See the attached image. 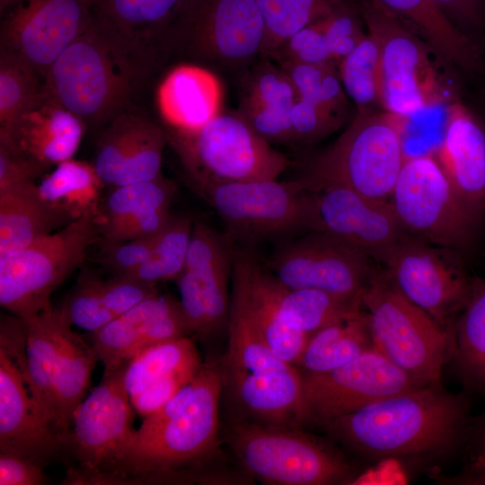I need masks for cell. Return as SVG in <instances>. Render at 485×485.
<instances>
[{"label":"cell","mask_w":485,"mask_h":485,"mask_svg":"<svg viewBox=\"0 0 485 485\" xmlns=\"http://www.w3.org/2000/svg\"><path fill=\"white\" fill-rule=\"evenodd\" d=\"M163 57L93 11L87 28L48 69L43 87L86 128H103L133 110Z\"/></svg>","instance_id":"obj_1"},{"label":"cell","mask_w":485,"mask_h":485,"mask_svg":"<svg viewBox=\"0 0 485 485\" xmlns=\"http://www.w3.org/2000/svg\"><path fill=\"white\" fill-rule=\"evenodd\" d=\"M468 424L465 396L432 384L383 399L324 428L348 448L373 461L432 463L456 451Z\"/></svg>","instance_id":"obj_2"},{"label":"cell","mask_w":485,"mask_h":485,"mask_svg":"<svg viewBox=\"0 0 485 485\" xmlns=\"http://www.w3.org/2000/svg\"><path fill=\"white\" fill-rule=\"evenodd\" d=\"M220 367L202 364L187 407L160 426L135 430L113 463L84 485L185 483L198 481V470L218 450Z\"/></svg>","instance_id":"obj_3"},{"label":"cell","mask_w":485,"mask_h":485,"mask_svg":"<svg viewBox=\"0 0 485 485\" xmlns=\"http://www.w3.org/2000/svg\"><path fill=\"white\" fill-rule=\"evenodd\" d=\"M228 347L221 370L223 388L242 419L261 424L302 428L305 424L303 375L278 357L254 325L233 286Z\"/></svg>","instance_id":"obj_4"},{"label":"cell","mask_w":485,"mask_h":485,"mask_svg":"<svg viewBox=\"0 0 485 485\" xmlns=\"http://www.w3.org/2000/svg\"><path fill=\"white\" fill-rule=\"evenodd\" d=\"M408 119L384 110H358L347 129L299 180L305 190L337 185L389 199L405 160Z\"/></svg>","instance_id":"obj_5"},{"label":"cell","mask_w":485,"mask_h":485,"mask_svg":"<svg viewBox=\"0 0 485 485\" xmlns=\"http://www.w3.org/2000/svg\"><path fill=\"white\" fill-rule=\"evenodd\" d=\"M227 445L248 474L270 485L354 484L360 479L334 446L301 428L234 419Z\"/></svg>","instance_id":"obj_6"},{"label":"cell","mask_w":485,"mask_h":485,"mask_svg":"<svg viewBox=\"0 0 485 485\" xmlns=\"http://www.w3.org/2000/svg\"><path fill=\"white\" fill-rule=\"evenodd\" d=\"M375 348L422 385L441 384L452 359L454 331L407 298L385 270H376L362 296Z\"/></svg>","instance_id":"obj_7"},{"label":"cell","mask_w":485,"mask_h":485,"mask_svg":"<svg viewBox=\"0 0 485 485\" xmlns=\"http://www.w3.org/2000/svg\"><path fill=\"white\" fill-rule=\"evenodd\" d=\"M163 128L192 185L276 180L290 165L236 111L220 113L195 131Z\"/></svg>","instance_id":"obj_8"},{"label":"cell","mask_w":485,"mask_h":485,"mask_svg":"<svg viewBox=\"0 0 485 485\" xmlns=\"http://www.w3.org/2000/svg\"><path fill=\"white\" fill-rule=\"evenodd\" d=\"M357 5L381 47L384 110L409 119L457 98L422 38L378 0H357Z\"/></svg>","instance_id":"obj_9"},{"label":"cell","mask_w":485,"mask_h":485,"mask_svg":"<svg viewBox=\"0 0 485 485\" xmlns=\"http://www.w3.org/2000/svg\"><path fill=\"white\" fill-rule=\"evenodd\" d=\"M100 238V218L88 216L0 256L1 306L24 320L52 309V292L83 264Z\"/></svg>","instance_id":"obj_10"},{"label":"cell","mask_w":485,"mask_h":485,"mask_svg":"<svg viewBox=\"0 0 485 485\" xmlns=\"http://www.w3.org/2000/svg\"><path fill=\"white\" fill-rule=\"evenodd\" d=\"M388 200L403 233L454 251L472 242L481 220L434 154L406 155Z\"/></svg>","instance_id":"obj_11"},{"label":"cell","mask_w":485,"mask_h":485,"mask_svg":"<svg viewBox=\"0 0 485 485\" xmlns=\"http://www.w3.org/2000/svg\"><path fill=\"white\" fill-rule=\"evenodd\" d=\"M375 260L407 298L454 331L471 288L456 251L402 233Z\"/></svg>","instance_id":"obj_12"},{"label":"cell","mask_w":485,"mask_h":485,"mask_svg":"<svg viewBox=\"0 0 485 485\" xmlns=\"http://www.w3.org/2000/svg\"><path fill=\"white\" fill-rule=\"evenodd\" d=\"M265 35L256 0H189L173 27L170 50L243 65L260 57Z\"/></svg>","instance_id":"obj_13"},{"label":"cell","mask_w":485,"mask_h":485,"mask_svg":"<svg viewBox=\"0 0 485 485\" xmlns=\"http://www.w3.org/2000/svg\"><path fill=\"white\" fill-rule=\"evenodd\" d=\"M128 365L104 370L101 383L75 410L67 451L78 466L69 468L63 484H81L105 472L134 433V414L125 385Z\"/></svg>","instance_id":"obj_14"},{"label":"cell","mask_w":485,"mask_h":485,"mask_svg":"<svg viewBox=\"0 0 485 485\" xmlns=\"http://www.w3.org/2000/svg\"><path fill=\"white\" fill-rule=\"evenodd\" d=\"M303 381L305 424L322 427L378 401L423 386L375 348L333 370L303 375Z\"/></svg>","instance_id":"obj_15"},{"label":"cell","mask_w":485,"mask_h":485,"mask_svg":"<svg viewBox=\"0 0 485 485\" xmlns=\"http://www.w3.org/2000/svg\"><path fill=\"white\" fill-rule=\"evenodd\" d=\"M372 258L327 234L313 232L279 248L269 267L289 288H310L362 301L377 269Z\"/></svg>","instance_id":"obj_16"},{"label":"cell","mask_w":485,"mask_h":485,"mask_svg":"<svg viewBox=\"0 0 485 485\" xmlns=\"http://www.w3.org/2000/svg\"><path fill=\"white\" fill-rule=\"evenodd\" d=\"M193 187L241 237H264L304 227L306 190L300 181L207 182Z\"/></svg>","instance_id":"obj_17"},{"label":"cell","mask_w":485,"mask_h":485,"mask_svg":"<svg viewBox=\"0 0 485 485\" xmlns=\"http://www.w3.org/2000/svg\"><path fill=\"white\" fill-rule=\"evenodd\" d=\"M304 227L376 260L403 232L388 199L326 185L306 190Z\"/></svg>","instance_id":"obj_18"},{"label":"cell","mask_w":485,"mask_h":485,"mask_svg":"<svg viewBox=\"0 0 485 485\" xmlns=\"http://www.w3.org/2000/svg\"><path fill=\"white\" fill-rule=\"evenodd\" d=\"M92 16V0H24L3 19L0 47L27 61L45 79Z\"/></svg>","instance_id":"obj_19"},{"label":"cell","mask_w":485,"mask_h":485,"mask_svg":"<svg viewBox=\"0 0 485 485\" xmlns=\"http://www.w3.org/2000/svg\"><path fill=\"white\" fill-rule=\"evenodd\" d=\"M166 144L163 126L131 110L101 128L93 164L108 188L151 181L162 174Z\"/></svg>","instance_id":"obj_20"},{"label":"cell","mask_w":485,"mask_h":485,"mask_svg":"<svg viewBox=\"0 0 485 485\" xmlns=\"http://www.w3.org/2000/svg\"><path fill=\"white\" fill-rule=\"evenodd\" d=\"M0 452L41 467L67 453L64 440L31 397L20 368L1 349Z\"/></svg>","instance_id":"obj_21"},{"label":"cell","mask_w":485,"mask_h":485,"mask_svg":"<svg viewBox=\"0 0 485 485\" xmlns=\"http://www.w3.org/2000/svg\"><path fill=\"white\" fill-rule=\"evenodd\" d=\"M190 335L180 301L156 295L91 333L104 370H112L155 344Z\"/></svg>","instance_id":"obj_22"},{"label":"cell","mask_w":485,"mask_h":485,"mask_svg":"<svg viewBox=\"0 0 485 485\" xmlns=\"http://www.w3.org/2000/svg\"><path fill=\"white\" fill-rule=\"evenodd\" d=\"M85 130L84 122L42 87L33 106L0 126V146L48 171L73 157Z\"/></svg>","instance_id":"obj_23"},{"label":"cell","mask_w":485,"mask_h":485,"mask_svg":"<svg viewBox=\"0 0 485 485\" xmlns=\"http://www.w3.org/2000/svg\"><path fill=\"white\" fill-rule=\"evenodd\" d=\"M434 154L457 194L481 217L485 213V125L459 98L445 106L444 136Z\"/></svg>","instance_id":"obj_24"},{"label":"cell","mask_w":485,"mask_h":485,"mask_svg":"<svg viewBox=\"0 0 485 485\" xmlns=\"http://www.w3.org/2000/svg\"><path fill=\"white\" fill-rule=\"evenodd\" d=\"M272 61L260 57L245 75L236 112L269 143H293L291 113L297 94L287 74Z\"/></svg>","instance_id":"obj_25"},{"label":"cell","mask_w":485,"mask_h":485,"mask_svg":"<svg viewBox=\"0 0 485 485\" xmlns=\"http://www.w3.org/2000/svg\"><path fill=\"white\" fill-rule=\"evenodd\" d=\"M222 85L205 67L181 64L171 69L158 84L155 102L163 127L195 131L221 111Z\"/></svg>","instance_id":"obj_26"},{"label":"cell","mask_w":485,"mask_h":485,"mask_svg":"<svg viewBox=\"0 0 485 485\" xmlns=\"http://www.w3.org/2000/svg\"><path fill=\"white\" fill-rule=\"evenodd\" d=\"M251 274L275 308L282 322L290 330L312 334L333 322L362 310V301L348 299L310 288H289L272 274L263 272L251 258Z\"/></svg>","instance_id":"obj_27"},{"label":"cell","mask_w":485,"mask_h":485,"mask_svg":"<svg viewBox=\"0 0 485 485\" xmlns=\"http://www.w3.org/2000/svg\"><path fill=\"white\" fill-rule=\"evenodd\" d=\"M24 321L27 364L23 377L31 397L58 433L55 380L65 333L72 324L60 308L41 312Z\"/></svg>","instance_id":"obj_28"},{"label":"cell","mask_w":485,"mask_h":485,"mask_svg":"<svg viewBox=\"0 0 485 485\" xmlns=\"http://www.w3.org/2000/svg\"><path fill=\"white\" fill-rule=\"evenodd\" d=\"M72 221L42 198L34 181L0 189V256L24 248Z\"/></svg>","instance_id":"obj_29"},{"label":"cell","mask_w":485,"mask_h":485,"mask_svg":"<svg viewBox=\"0 0 485 485\" xmlns=\"http://www.w3.org/2000/svg\"><path fill=\"white\" fill-rule=\"evenodd\" d=\"M378 1L447 63L464 71L480 68L481 57L479 46L454 27L433 0Z\"/></svg>","instance_id":"obj_30"},{"label":"cell","mask_w":485,"mask_h":485,"mask_svg":"<svg viewBox=\"0 0 485 485\" xmlns=\"http://www.w3.org/2000/svg\"><path fill=\"white\" fill-rule=\"evenodd\" d=\"M189 0H92L93 11L127 35L170 52L173 27Z\"/></svg>","instance_id":"obj_31"},{"label":"cell","mask_w":485,"mask_h":485,"mask_svg":"<svg viewBox=\"0 0 485 485\" xmlns=\"http://www.w3.org/2000/svg\"><path fill=\"white\" fill-rule=\"evenodd\" d=\"M375 348L363 310L312 333L295 365L303 375L338 368Z\"/></svg>","instance_id":"obj_32"},{"label":"cell","mask_w":485,"mask_h":485,"mask_svg":"<svg viewBox=\"0 0 485 485\" xmlns=\"http://www.w3.org/2000/svg\"><path fill=\"white\" fill-rule=\"evenodd\" d=\"M177 184L163 174L157 178L109 188L100 205L101 239L112 240L128 226L157 209H170Z\"/></svg>","instance_id":"obj_33"},{"label":"cell","mask_w":485,"mask_h":485,"mask_svg":"<svg viewBox=\"0 0 485 485\" xmlns=\"http://www.w3.org/2000/svg\"><path fill=\"white\" fill-rule=\"evenodd\" d=\"M251 256L240 253L234 261V284L262 339L281 359L296 365L311 334L287 328L275 308L253 280Z\"/></svg>","instance_id":"obj_34"},{"label":"cell","mask_w":485,"mask_h":485,"mask_svg":"<svg viewBox=\"0 0 485 485\" xmlns=\"http://www.w3.org/2000/svg\"><path fill=\"white\" fill-rule=\"evenodd\" d=\"M40 195L72 220L100 218V205L106 187L93 164L73 158L57 164L38 184Z\"/></svg>","instance_id":"obj_35"},{"label":"cell","mask_w":485,"mask_h":485,"mask_svg":"<svg viewBox=\"0 0 485 485\" xmlns=\"http://www.w3.org/2000/svg\"><path fill=\"white\" fill-rule=\"evenodd\" d=\"M71 327L65 333L55 380L57 428L66 448L74 413L84 401L99 360L93 345L87 344Z\"/></svg>","instance_id":"obj_36"},{"label":"cell","mask_w":485,"mask_h":485,"mask_svg":"<svg viewBox=\"0 0 485 485\" xmlns=\"http://www.w3.org/2000/svg\"><path fill=\"white\" fill-rule=\"evenodd\" d=\"M465 385L485 392V279L471 278L468 299L454 327L452 359Z\"/></svg>","instance_id":"obj_37"},{"label":"cell","mask_w":485,"mask_h":485,"mask_svg":"<svg viewBox=\"0 0 485 485\" xmlns=\"http://www.w3.org/2000/svg\"><path fill=\"white\" fill-rule=\"evenodd\" d=\"M201 366L197 347L190 338L166 340L146 348L129 361L125 371V385L133 397L163 377L199 369Z\"/></svg>","instance_id":"obj_38"},{"label":"cell","mask_w":485,"mask_h":485,"mask_svg":"<svg viewBox=\"0 0 485 485\" xmlns=\"http://www.w3.org/2000/svg\"><path fill=\"white\" fill-rule=\"evenodd\" d=\"M265 23L260 57H270L288 39L356 0H256Z\"/></svg>","instance_id":"obj_39"},{"label":"cell","mask_w":485,"mask_h":485,"mask_svg":"<svg viewBox=\"0 0 485 485\" xmlns=\"http://www.w3.org/2000/svg\"><path fill=\"white\" fill-rule=\"evenodd\" d=\"M343 89L358 110H383L382 53L377 40L365 39L338 63Z\"/></svg>","instance_id":"obj_40"},{"label":"cell","mask_w":485,"mask_h":485,"mask_svg":"<svg viewBox=\"0 0 485 485\" xmlns=\"http://www.w3.org/2000/svg\"><path fill=\"white\" fill-rule=\"evenodd\" d=\"M192 227L190 217L172 216L158 234L146 260L126 277L154 286L159 282L177 280L185 268Z\"/></svg>","instance_id":"obj_41"},{"label":"cell","mask_w":485,"mask_h":485,"mask_svg":"<svg viewBox=\"0 0 485 485\" xmlns=\"http://www.w3.org/2000/svg\"><path fill=\"white\" fill-rule=\"evenodd\" d=\"M274 61L289 77L297 99L316 104L343 118L347 107V94L340 78L338 63Z\"/></svg>","instance_id":"obj_42"},{"label":"cell","mask_w":485,"mask_h":485,"mask_svg":"<svg viewBox=\"0 0 485 485\" xmlns=\"http://www.w3.org/2000/svg\"><path fill=\"white\" fill-rule=\"evenodd\" d=\"M39 75L27 61L0 47V126L39 101L43 87Z\"/></svg>","instance_id":"obj_43"},{"label":"cell","mask_w":485,"mask_h":485,"mask_svg":"<svg viewBox=\"0 0 485 485\" xmlns=\"http://www.w3.org/2000/svg\"><path fill=\"white\" fill-rule=\"evenodd\" d=\"M97 277L84 272L60 309L72 325L91 333L98 331L117 316L106 306L97 286Z\"/></svg>","instance_id":"obj_44"},{"label":"cell","mask_w":485,"mask_h":485,"mask_svg":"<svg viewBox=\"0 0 485 485\" xmlns=\"http://www.w3.org/2000/svg\"><path fill=\"white\" fill-rule=\"evenodd\" d=\"M343 118L316 104L297 99L291 113L294 142L313 143L339 128Z\"/></svg>","instance_id":"obj_45"},{"label":"cell","mask_w":485,"mask_h":485,"mask_svg":"<svg viewBox=\"0 0 485 485\" xmlns=\"http://www.w3.org/2000/svg\"><path fill=\"white\" fill-rule=\"evenodd\" d=\"M158 234L122 242H106L100 239V262L113 271L114 276H128L146 260Z\"/></svg>","instance_id":"obj_46"},{"label":"cell","mask_w":485,"mask_h":485,"mask_svg":"<svg viewBox=\"0 0 485 485\" xmlns=\"http://www.w3.org/2000/svg\"><path fill=\"white\" fill-rule=\"evenodd\" d=\"M97 286L106 306L117 317L158 295L154 285L128 277L114 276L107 280L98 278Z\"/></svg>","instance_id":"obj_47"},{"label":"cell","mask_w":485,"mask_h":485,"mask_svg":"<svg viewBox=\"0 0 485 485\" xmlns=\"http://www.w3.org/2000/svg\"><path fill=\"white\" fill-rule=\"evenodd\" d=\"M226 244L220 236L201 222L193 224L188 246L185 268L186 270L226 264L229 261Z\"/></svg>","instance_id":"obj_48"},{"label":"cell","mask_w":485,"mask_h":485,"mask_svg":"<svg viewBox=\"0 0 485 485\" xmlns=\"http://www.w3.org/2000/svg\"><path fill=\"white\" fill-rule=\"evenodd\" d=\"M199 369L177 372L153 383L137 395L130 397L134 410L143 419L154 413L192 381Z\"/></svg>","instance_id":"obj_49"},{"label":"cell","mask_w":485,"mask_h":485,"mask_svg":"<svg viewBox=\"0 0 485 485\" xmlns=\"http://www.w3.org/2000/svg\"><path fill=\"white\" fill-rule=\"evenodd\" d=\"M462 33L475 41L485 31V0H433Z\"/></svg>","instance_id":"obj_50"},{"label":"cell","mask_w":485,"mask_h":485,"mask_svg":"<svg viewBox=\"0 0 485 485\" xmlns=\"http://www.w3.org/2000/svg\"><path fill=\"white\" fill-rule=\"evenodd\" d=\"M47 479L43 467L16 454L0 452V485H41Z\"/></svg>","instance_id":"obj_51"},{"label":"cell","mask_w":485,"mask_h":485,"mask_svg":"<svg viewBox=\"0 0 485 485\" xmlns=\"http://www.w3.org/2000/svg\"><path fill=\"white\" fill-rule=\"evenodd\" d=\"M46 172L42 167L0 146V189L34 181Z\"/></svg>","instance_id":"obj_52"},{"label":"cell","mask_w":485,"mask_h":485,"mask_svg":"<svg viewBox=\"0 0 485 485\" xmlns=\"http://www.w3.org/2000/svg\"><path fill=\"white\" fill-rule=\"evenodd\" d=\"M444 484L485 485V452H478L461 473L453 477H436Z\"/></svg>","instance_id":"obj_53"},{"label":"cell","mask_w":485,"mask_h":485,"mask_svg":"<svg viewBox=\"0 0 485 485\" xmlns=\"http://www.w3.org/2000/svg\"><path fill=\"white\" fill-rule=\"evenodd\" d=\"M24 0H0V10L1 13L9 8H13Z\"/></svg>","instance_id":"obj_54"},{"label":"cell","mask_w":485,"mask_h":485,"mask_svg":"<svg viewBox=\"0 0 485 485\" xmlns=\"http://www.w3.org/2000/svg\"><path fill=\"white\" fill-rule=\"evenodd\" d=\"M479 452H485V424L481 429L480 436Z\"/></svg>","instance_id":"obj_55"}]
</instances>
